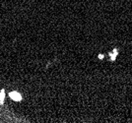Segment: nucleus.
Instances as JSON below:
<instances>
[{"label": "nucleus", "mask_w": 132, "mask_h": 123, "mask_svg": "<svg viewBox=\"0 0 132 123\" xmlns=\"http://www.w3.org/2000/svg\"><path fill=\"white\" fill-rule=\"evenodd\" d=\"M9 97L12 99L13 100H15V101H21L22 100V96H21V94L18 92H11L9 94Z\"/></svg>", "instance_id": "f257e3e1"}, {"label": "nucleus", "mask_w": 132, "mask_h": 123, "mask_svg": "<svg viewBox=\"0 0 132 123\" xmlns=\"http://www.w3.org/2000/svg\"><path fill=\"white\" fill-rule=\"evenodd\" d=\"M4 98H5V90H1L0 91V104H3L4 102Z\"/></svg>", "instance_id": "f03ea898"}]
</instances>
